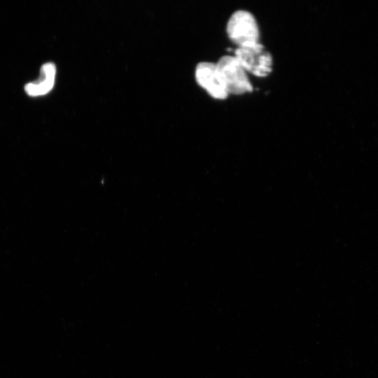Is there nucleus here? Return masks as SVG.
Returning a JSON list of instances; mask_svg holds the SVG:
<instances>
[{
    "label": "nucleus",
    "mask_w": 378,
    "mask_h": 378,
    "mask_svg": "<svg viewBox=\"0 0 378 378\" xmlns=\"http://www.w3.org/2000/svg\"><path fill=\"white\" fill-rule=\"evenodd\" d=\"M226 31L230 40L237 47L259 42L257 21L254 15L247 10L234 11L227 22Z\"/></svg>",
    "instance_id": "obj_2"
},
{
    "label": "nucleus",
    "mask_w": 378,
    "mask_h": 378,
    "mask_svg": "<svg viewBox=\"0 0 378 378\" xmlns=\"http://www.w3.org/2000/svg\"><path fill=\"white\" fill-rule=\"evenodd\" d=\"M216 64L229 94L240 95L252 92L246 71L234 56L224 55Z\"/></svg>",
    "instance_id": "obj_3"
},
{
    "label": "nucleus",
    "mask_w": 378,
    "mask_h": 378,
    "mask_svg": "<svg viewBox=\"0 0 378 378\" xmlns=\"http://www.w3.org/2000/svg\"><path fill=\"white\" fill-rule=\"evenodd\" d=\"M55 75V65L52 62L44 64L41 68L39 78L36 81L25 85L24 90L26 93L31 97L46 94L54 86Z\"/></svg>",
    "instance_id": "obj_5"
},
{
    "label": "nucleus",
    "mask_w": 378,
    "mask_h": 378,
    "mask_svg": "<svg viewBox=\"0 0 378 378\" xmlns=\"http://www.w3.org/2000/svg\"><path fill=\"white\" fill-rule=\"evenodd\" d=\"M234 57L246 72L255 76L266 77L272 71V56L259 42L237 47Z\"/></svg>",
    "instance_id": "obj_1"
},
{
    "label": "nucleus",
    "mask_w": 378,
    "mask_h": 378,
    "mask_svg": "<svg viewBox=\"0 0 378 378\" xmlns=\"http://www.w3.org/2000/svg\"><path fill=\"white\" fill-rule=\"evenodd\" d=\"M195 78L197 83L214 99H225L229 95L216 63H199L195 69Z\"/></svg>",
    "instance_id": "obj_4"
}]
</instances>
